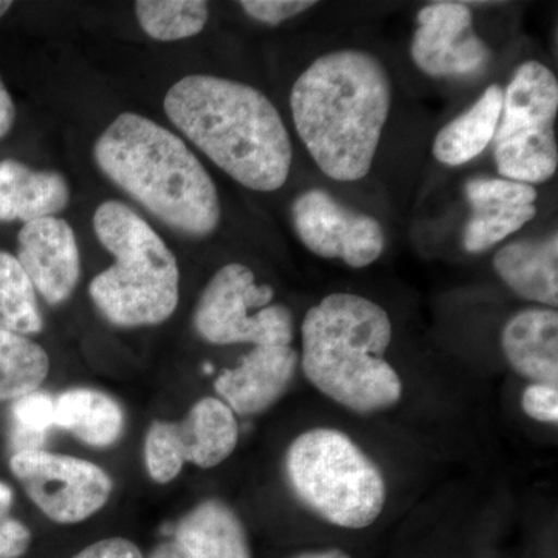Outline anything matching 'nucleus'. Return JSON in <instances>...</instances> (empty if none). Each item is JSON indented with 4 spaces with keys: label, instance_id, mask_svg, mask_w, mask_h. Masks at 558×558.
<instances>
[{
    "label": "nucleus",
    "instance_id": "nucleus-33",
    "mask_svg": "<svg viewBox=\"0 0 558 558\" xmlns=\"http://www.w3.org/2000/svg\"><path fill=\"white\" fill-rule=\"evenodd\" d=\"M289 558H352L341 549L306 550Z\"/></svg>",
    "mask_w": 558,
    "mask_h": 558
},
{
    "label": "nucleus",
    "instance_id": "nucleus-12",
    "mask_svg": "<svg viewBox=\"0 0 558 558\" xmlns=\"http://www.w3.org/2000/svg\"><path fill=\"white\" fill-rule=\"evenodd\" d=\"M465 197L473 209L462 236L469 253L486 252L537 216V190L526 183L502 178L470 179Z\"/></svg>",
    "mask_w": 558,
    "mask_h": 558
},
{
    "label": "nucleus",
    "instance_id": "nucleus-26",
    "mask_svg": "<svg viewBox=\"0 0 558 558\" xmlns=\"http://www.w3.org/2000/svg\"><path fill=\"white\" fill-rule=\"evenodd\" d=\"M13 432L11 439L21 451L40 450L46 433L54 427V400L43 392H32L24 398L14 400Z\"/></svg>",
    "mask_w": 558,
    "mask_h": 558
},
{
    "label": "nucleus",
    "instance_id": "nucleus-14",
    "mask_svg": "<svg viewBox=\"0 0 558 558\" xmlns=\"http://www.w3.org/2000/svg\"><path fill=\"white\" fill-rule=\"evenodd\" d=\"M163 428L180 464L202 469L222 464L240 440L236 414L216 398L199 400L182 422H163Z\"/></svg>",
    "mask_w": 558,
    "mask_h": 558
},
{
    "label": "nucleus",
    "instance_id": "nucleus-35",
    "mask_svg": "<svg viewBox=\"0 0 558 558\" xmlns=\"http://www.w3.org/2000/svg\"><path fill=\"white\" fill-rule=\"evenodd\" d=\"M11 7H13V2H9V0H0V17L5 16Z\"/></svg>",
    "mask_w": 558,
    "mask_h": 558
},
{
    "label": "nucleus",
    "instance_id": "nucleus-2",
    "mask_svg": "<svg viewBox=\"0 0 558 558\" xmlns=\"http://www.w3.org/2000/svg\"><path fill=\"white\" fill-rule=\"evenodd\" d=\"M171 123L220 170L245 189L284 185L293 149L288 128L263 92L211 75H190L163 101Z\"/></svg>",
    "mask_w": 558,
    "mask_h": 558
},
{
    "label": "nucleus",
    "instance_id": "nucleus-4",
    "mask_svg": "<svg viewBox=\"0 0 558 558\" xmlns=\"http://www.w3.org/2000/svg\"><path fill=\"white\" fill-rule=\"evenodd\" d=\"M301 337L304 376L332 402L374 414L402 399V379L385 360L392 323L380 304L355 293H330L307 311Z\"/></svg>",
    "mask_w": 558,
    "mask_h": 558
},
{
    "label": "nucleus",
    "instance_id": "nucleus-17",
    "mask_svg": "<svg viewBox=\"0 0 558 558\" xmlns=\"http://www.w3.org/2000/svg\"><path fill=\"white\" fill-rule=\"evenodd\" d=\"M494 269L521 300L557 310V233L542 241H519L505 245L494 256Z\"/></svg>",
    "mask_w": 558,
    "mask_h": 558
},
{
    "label": "nucleus",
    "instance_id": "nucleus-7",
    "mask_svg": "<svg viewBox=\"0 0 558 558\" xmlns=\"http://www.w3.org/2000/svg\"><path fill=\"white\" fill-rule=\"evenodd\" d=\"M274 296L270 286L256 284L247 266L227 264L205 286L194 311V328L218 347H290L295 333L293 314L286 304H271Z\"/></svg>",
    "mask_w": 558,
    "mask_h": 558
},
{
    "label": "nucleus",
    "instance_id": "nucleus-31",
    "mask_svg": "<svg viewBox=\"0 0 558 558\" xmlns=\"http://www.w3.org/2000/svg\"><path fill=\"white\" fill-rule=\"evenodd\" d=\"M16 123V106L9 89L0 78V140L5 138Z\"/></svg>",
    "mask_w": 558,
    "mask_h": 558
},
{
    "label": "nucleus",
    "instance_id": "nucleus-15",
    "mask_svg": "<svg viewBox=\"0 0 558 558\" xmlns=\"http://www.w3.org/2000/svg\"><path fill=\"white\" fill-rule=\"evenodd\" d=\"M501 349L519 376L558 387L557 310L527 307L513 314L501 330Z\"/></svg>",
    "mask_w": 558,
    "mask_h": 558
},
{
    "label": "nucleus",
    "instance_id": "nucleus-22",
    "mask_svg": "<svg viewBox=\"0 0 558 558\" xmlns=\"http://www.w3.org/2000/svg\"><path fill=\"white\" fill-rule=\"evenodd\" d=\"M495 161L498 174L513 182L545 183L558 167V146L554 126L537 131L495 134Z\"/></svg>",
    "mask_w": 558,
    "mask_h": 558
},
{
    "label": "nucleus",
    "instance_id": "nucleus-24",
    "mask_svg": "<svg viewBox=\"0 0 558 558\" xmlns=\"http://www.w3.org/2000/svg\"><path fill=\"white\" fill-rule=\"evenodd\" d=\"M36 290L16 256L0 250V332L27 337L43 330Z\"/></svg>",
    "mask_w": 558,
    "mask_h": 558
},
{
    "label": "nucleus",
    "instance_id": "nucleus-6",
    "mask_svg": "<svg viewBox=\"0 0 558 558\" xmlns=\"http://www.w3.org/2000/svg\"><path fill=\"white\" fill-rule=\"evenodd\" d=\"M284 469L301 505L333 526L368 527L387 505V481L379 465L340 429L301 433L286 451Z\"/></svg>",
    "mask_w": 558,
    "mask_h": 558
},
{
    "label": "nucleus",
    "instance_id": "nucleus-32",
    "mask_svg": "<svg viewBox=\"0 0 558 558\" xmlns=\"http://www.w3.org/2000/svg\"><path fill=\"white\" fill-rule=\"evenodd\" d=\"M150 558H193L191 557V554L189 550L183 548L180 543L175 542H168L163 543V545H160L159 548L154 550L153 554H150Z\"/></svg>",
    "mask_w": 558,
    "mask_h": 558
},
{
    "label": "nucleus",
    "instance_id": "nucleus-8",
    "mask_svg": "<svg viewBox=\"0 0 558 558\" xmlns=\"http://www.w3.org/2000/svg\"><path fill=\"white\" fill-rule=\"evenodd\" d=\"M10 469L32 501L54 523L90 519L112 494V481L105 470L68 454L21 451L11 458Z\"/></svg>",
    "mask_w": 558,
    "mask_h": 558
},
{
    "label": "nucleus",
    "instance_id": "nucleus-27",
    "mask_svg": "<svg viewBox=\"0 0 558 558\" xmlns=\"http://www.w3.org/2000/svg\"><path fill=\"white\" fill-rule=\"evenodd\" d=\"M317 3L307 0H242L240 7L252 20L260 24L275 25L292 20Z\"/></svg>",
    "mask_w": 558,
    "mask_h": 558
},
{
    "label": "nucleus",
    "instance_id": "nucleus-29",
    "mask_svg": "<svg viewBox=\"0 0 558 558\" xmlns=\"http://www.w3.org/2000/svg\"><path fill=\"white\" fill-rule=\"evenodd\" d=\"M31 529L7 517L0 521V558H21L31 548Z\"/></svg>",
    "mask_w": 558,
    "mask_h": 558
},
{
    "label": "nucleus",
    "instance_id": "nucleus-16",
    "mask_svg": "<svg viewBox=\"0 0 558 558\" xmlns=\"http://www.w3.org/2000/svg\"><path fill=\"white\" fill-rule=\"evenodd\" d=\"M70 190L60 172L36 171L20 160H0V222L28 223L68 207Z\"/></svg>",
    "mask_w": 558,
    "mask_h": 558
},
{
    "label": "nucleus",
    "instance_id": "nucleus-36",
    "mask_svg": "<svg viewBox=\"0 0 558 558\" xmlns=\"http://www.w3.org/2000/svg\"><path fill=\"white\" fill-rule=\"evenodd\" d=\"M0 521H2V520H0Z\"/></svg>",
    "mask_w": 558,
    "mask_h": 558
},
{
    "label": "nucleus",
    "instance_id": "nucleus-9",
    "mask_svg": "<svg viewBox=\"0 0 558 558\" xmlns=\"http://www.w3.org/2000/svg\"><path fill=\"white\" fill-rule=\"evenodd\" d=\"M292 222L301 242L319 258L341 259L352 269H363L384 253L379 220L340 204L328 191L301 193L292 204Z\"/></svg>",
    "mask_w": 558,
    "mask_h": 558
},
{
    "label": "nucleus",
    "instance_id": "nucleus-1",
    "mask_svg": "<svg viewBox=\"0 0 558 558\" xmlns=\"http://www.w3.org/2000/svg\"><path fill=\"white\" fill-rule=\"evenodd\" d=\"M391 101L387 69L362 50L322 54L290 92L301 142L319 170L337 182L368 175Z\"/></svg>",
    "mask_w": 558,
    "mask_h": 558
},
{
    "label": "nucleus",
    "instance_id": "nucleus-21",
    "mask_svg": "<svg viewBox=\"0 0 558 558\" xmlns=\"http://www.w3.org/2000/svg\"><path fill=\"white\" fill-rule=\"evenodd\" d=\"M54 425L68 429L87 446L109 447L123 433L124 414L105 392L75 388L54 400Z\"/></svg>",
    "mask_w": 558,
    "mask_h": 558
},
{
    "label": "nucleus",
    "instance_id": "nucleus-20",
    "mask_svg": "<svg viewBox=\"0 0 558 558\" xmlns=\"http://www.w3.org/2000/svg\"><path fill=\"white\" fill-rule=\"evenodd\" d=\"M502 100L505 90L492 84L472 108L446 124L433 143L436 160L447 167H461L481 156L497 134Z\"/></svg>",
    "mask_w": 558,
    "mask_h": 558
},
{
    "label": "nucleus",
    "instance_id": "nucleus-25",
    "mask_svg": "<svg viewBox=\"0 0 558 558\" xmlns=\"http://www.w3.org/2000/svg\"><path fill=\"white\" fill-rule=\"evenodd\" d=\"M135 14L149 38L172 43L199 35L207 25L209 9L202 0H138Z\"/></svg>",
    "mask_w": 558,
    "mask_h": 558
},
{
    "label": "nucleus",
    "instance_id": "nucleus-13",
    "mask_svg": "<svg viewBox=\"0 0 558 558\" xmlns=\"http://www.w3.org/2000/svg\"><path fill=\"white\" fill-rule=\"evenodd\" d=\"M299 362V352L292 347H255L240 365L219 374L216 392L234 414L255 416L284 396Z\"/></svg>",
    "mask_w": 558,
    "mask_h": 558
},
{
    "label": "nucleus",
    "instance_id": "nucleus-28",
    "mask_svg": "<svg viewBox=\"0 0 558 558\" xmlns=\"http://www.w3.org/2000/svg\"><path fill=\"white\" fill-rule=\"evenodd\" d=\"M521 409L534 421L556 425L558 422V387L529 384L521 396Z\"/></svg>",
    "mask_w": 558,
    "mask_h": 558
},
{
    "label": "nucleus",
    "instance_id": "nucleus-18",
    "mask_svg": "<svg viewBox=\"0 0 558 558\" xmlns=\"http://www.w3.org/2000/svg\"><path fill=\"white\" fill-rule=\"evenodd\" d=\"M558 112V81L548 65L526 61L517 69L502 100L498 134L554 126Z\"/></svg>",
    "mask_w": 558,
    "mask_h": 558
},
{
    "label": "nucleus",
    "instance_id": "nucleus-3",
    "mask_svg": "<svg viewBox=\"0 0 558 558\" xmlns=\"http://www.w3.org/2000/svg\"><path fill=\"white\" fill-rule=\"evenodd\" d=\"M102 174L150 215L186 236L220 222L218 189L182 138L138 113H121L95 142Z\"/></svg>",
    "mask_w": 558,
    "mask_h": 558
},
{
    "label": "nucleus",
    "instance_id": "nucleus-30",
    "mask_svg": "<svg viewBox=\"0 0 558 558\" xmlns=\"http://www.w3.org/2000/svg\"><path fill=\"white\" fill-rule=\"evenodd\" d=\"M72 558H145L135 543L126 538H106L87 546Z\"/></svg>",
    "mask_w": 558,
    "mask_h": 558
},
{
    "label": "nucleus",
    "instance_id": "nucleus-23",
    "mask_svg": "<svg viewBox=\"0 0 558 558\" xmlns=\"http://www.w3.org/2000/svg\"><path fill=\"white\" fill-rule=\"evenodd\" d=\"M46 349L27 337L0 332V402L32 395L49 376Z\"/></svg>",
    "mask_w": 558,
    "mask_h": 558
},
{
    "label": "nucleus",
    "instance_id": "nucleus-11",
    "mask_svg": "<svg viewBox=\"0 0 558 558\" xmlns=\"http://www.w3.org/2000/svg\"><path fill=\"white\" fill-rule=\"evenodd\" d=\"M16 258L33 288L51 306L69 300L78 284V242L64 219L51 216L24 223L17 233Z\"/></svg>",
    "mask_w": 558,
    "mask_h": 558
},
{
    "label": "nucleus",
    "instance_id": "nucleus-19",
    "mask_svg": "<svg viewBox=\"0 0 558 558\" xmlns=\"http://www.w3.org/2000/svg\"><path fill=\"white\" fill-rule=\"evenodd\" d=\"M174 535L193 558H252L240 517L218 499L201 502L186 513Z\"/></svg>",
    "mask_w": 558,
    "mask_h": 558
},
{
    "label": "nucleus",
    "instance_id": "nucleus-34",
    "mask_svg": "<svg viewBox=\"0 0 558 558\" xmlns=\"http://www.w3.org/2000/svg\"><path fill=\"white\" fill-rule=\"evenodd\" d=\"M13 505V490L5 483H0V520L7 519Z\"/></svg>",
    "mask_w": 558,
    "mask_h": 558
},
{
    "label": "nucleus",
    "instance_id": "nucleus-10",
    "mask_svg": "<svg viewBox=\"0 0 558 558\" xmlns=\"http://www.w3.org/2000/svg\"><path fill=\"white\" fill-rule=\"evenodd\" d=\"M411 58L428 76L475 75L486 68L490 50L473 28L468 3L435 2L418 10Z\"/></svg>",
    "mask_w": 558,
    "mask_h": 558
},
{
    "label": "nucleus",
    "instance_id": "nucleus-5",
    "mask_svg": "<svg viewBox=\"0 0 558 558\" xmlns=\"http://www.w3.org/2000/svg\"><path fill=\"white\" fill-rule=\"evenodd\" d=\"M94 230L116 263L92 279L89 295L112 325L138 328L167 322L179 304L178 259L156 230L123 202H102Z\"/></svg>",
    "mask_w": 558,
    "mask_h": 558
}]
</instances>
